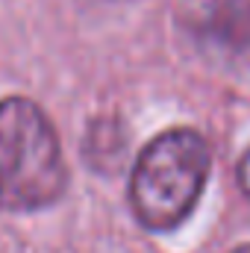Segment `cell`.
Segmentation results:
<instances>
[{
  "instance_id": "obj_4",
  "label": "cell",
  "mask_w": 250,
  "mask_h": 253,
  "mask_svg": "<svg viewBox=\"0 0 250 253\" xmlns=\"http://www.w3.org/2000/svg\"><path fill=\"white\" fill-rule=\"evenodd\" d=\"M233 253H250V245H245V248H236Z\"/></svg>"
},
{
  "instance_id": "obj_1",
  "label": "cell",
  "mask_w": 250,
  "mask_h": 253,
  "mask_svg": "<svg viewBox=\"0 0 250 253\" xmlns=\"http://www.w3.org/2000/svg\"><path fill=\"white\" fill-rule=\"evenodd\" d=\"M212 171V153L200 132L168 129L138 156L129 177V203L141 227L174 230L197 206Z\"/></svg>"
},
{
  "instance_id": "obj_2",
  "label": "cell",
  "mask_w": 250,
  "mask_h": 253,
  "mask_svg": "<svg viewBox=\"0 0 250 253\" xmlns=\"http://www.w3.org/2000/svg\"><path fill=\"white\" fill-rule=\"evenodd\" d=\"M68 171L47 115L27 97L0 100V206L44 209L65 191Z\"/></svg>"
},
{
  "instance_id": "obj_3",
  "label": "cell",
  "mask_w": 250,
  "mask_h": 253,
  "mask_svg": "<svg viewBox=\"0 0 250 253\" xmlns=\"http://www.w3.org/2000/svg\"><path fill=\"white\" fill-rule=\"evenodd\" d=\"M236 177H239V186L245 191V197L250 200V150L242 156V162H239V168H236Z\"/></svg>"
}]
</instances>
